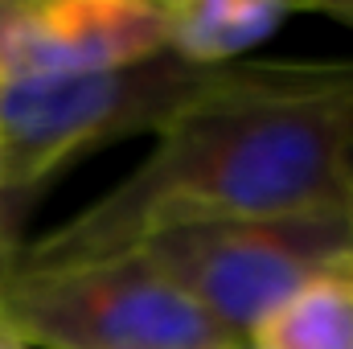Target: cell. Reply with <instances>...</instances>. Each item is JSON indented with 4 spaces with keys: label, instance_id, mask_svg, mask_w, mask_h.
Returning <instances> with one entry per match:
<instances>
[{
    "label": "cell",
    "instance_id": "8992f818",
    "mask_svg": "<svg viewBox=\"0 0 353 349\" xmlns=\"http://www.w3.org/2000/svg\"><path fill=\"white\" fill-rule=\"evenodd\" d=\"M296 12L279 0H165V50L201 70L239 66Z\"/></svg>",
    "mask_w": 353,
    "mask_h": 349
},
{
    "label": "cell",
    "instance_id": "7a4b0ae2",
    "mask_svg": "<svg viewBox=\"0 0 353 349\" xmlns=\"http://www.w3.org/2000/svg\"><path fill=\"white\" fill-rule=\"evenodd\" d=\"M0 337L21 349H243L140 251L0 263Z\"/></svg>",
    "mask_w": 353,
    "mask_h": 349
},
{
    "label": "cell",
    "instance_id": "ba28073f",
    "mask_svg": "<svg viewBox=\"0 0 353 349\" xmlns=\"http://www.w3.org/2000/svg\"><path fill=\"white\" fill-rule=\"evenodd\" d=\"M25 201L12 197L4 185H0V263L12 259V251L21 247V222H25Z\"/></svg>",
    "mask_w": 353,
    "mask_h": 349
},
{
    "label": "cell",
    "instance_id": "5b68a950",
    "mask_svg": "<svg viewBox=\"0 0 353 349\" xmlns=\"http://www.w3.org/2000/svg\"><path fill=\"white\" fill-rule=\"evenodd\" d=\"M165 54V0H8L0 83L123 70Z\"/></svg>",
    "mask_w": 353,
    "mask_h": 349
},
{
    "label": "cell",
    "instance_id": "52a82bcc",
    "mask_svg": "<svg viewBox=\"0 0 353 349\" xmlns=\"http://www.w3.org/2000/svg\"><path fill=\"white\" fill-rule=\"evenodd\" d=\"M247 349H353V271L296 288L263 317Z\"/></svg>",
    "mask_w": 353,
    "mask_h": 349
},
{
    "label": "cell",
    "instance_id": "3957f363",
    "mask_svg": "<svg viewBox=\"0 0 353 349\" xmlns=\"http://www.w3.org/2000/svg\"><path fill=\"white\" fill-rule=\"evenodd\" d=\"M214 74L165 50L123 70L0 83V185L29 206L70 161L157 132Z\"/></svg>",
    "mask_w": 353,
    "mask_h": 349
},
{
    "label": "cell",
    "instance_id": "6da1fadb",
    "mask_svg": "<svg viewBox=\"0 0 353 349\" xmlns=\"http://www.w3.org/2000/svg\"><path fill=\"white\" fill-rule=\"evenodd\" d=\"M308 210H353V58L218 70L132 173L12 255L103 259L176 226Z\"/></svg>",
    "mask_w": 353,
    "mask_h": 349
},
{
    "label": "cell",
    "instance_id": "30bf717a",
    "mask_svg": "<svg viewBox=\"0 0 353 349\" xmlns=\"http://www.w3.org/2000/svg\"><path fill=\"white\" fill-rule=\"evenodd\" d=\"M4 8H8V0H0V17H4Z\"/></svg>",
    "mask_w": 353,
    "mask_h": 349
},
{
    "label": "cell",
    "instance_id": "9c48e42d",
    "mask_svg": "<svg viewBox=\"0 0 353 349\" xmlns=\"http://www.w3.org/2000/svg\"><path fill=\"white\" fill-rule=\"evenodd\" d=\"M0 349H21V346H12V341H4V337H0Z\"/></svg>",
    "mask_w": 353,
    "mask_h": 349
},
{
    "label": "cell",
    "instance_id": "8fae6325",
    "mask_svg": "<svg viewBox=\"0 0 353 349\" xmlns=\"http://www.w3.org/2000/svg\"><path fill=\"white\" fill-rule=\"evenodd\" d=\"M243 349H247V346H243Z\"/></svg>",
    "mask_w": 353,
    "mask_h": 349
},
{
    "label": "cell",
    "instance_id": "277c9868",
    "mask_svg": "<svg viewBox=\"0 0 353 349\" xmlns=\"http://www.w3.org/2000/svg\"><path fill=\"white\" fill-rule=\"evenodd\" d=\"M239 346L296 288L353 271V210L176 226L136 247Z\"/></svg>",
    "mask_w": 353,
    "mask_h": 349
}]
</instances>
